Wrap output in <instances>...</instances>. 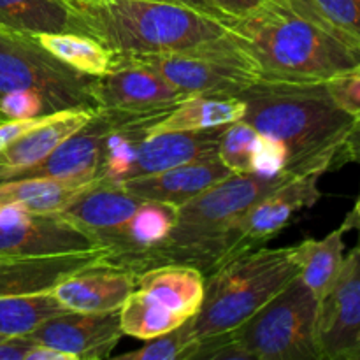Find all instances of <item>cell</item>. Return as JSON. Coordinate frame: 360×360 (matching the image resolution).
Listing matches in <instances>:
<instances>
[{"instance_id": "19", "label": "cell", "mask_w": 360, "mask_h": 360, "mask_svg": "<svg viewBox=\"0 0 360 360\" xmlns=\"http://www.w3.org/2000/svg\"><path fill=\"white\" fill-rule=\"evenodd\" d=\"M204 274L197 267L185 264H164L137 276V288L185 320L199 313L204 299Z\"/></svg>"}, {"instance_id": "23", "label": "cell", "mask_w": 360, "mask_h": 360, "mask_svg": "<svg viewBox=\"0 0 360 360\" xmlns=\"http://www.w3.org/2000/svg\"><path fill=\"white\" fill-rule=\"evenodd\" d=\"M0 28L30 35L77 34V21L65 0H0Z\"/></svg>"}, {"instance_id": "9", "label": "cell", "mask_w": 360, "mask_h": 360, "mask_svg": "<svg viewBox=\"0 0 360 360\" xmlns=\"http://www.w3.org/2000/svg\"><path fill=\"white\" fill-rule=\"evenodd\" d=\"M139 112L98 109L77 132L67 137L48 157L23 169H0V183L27 178H51L62 181L94 183L101 169L105 137ZM146 115V112H144Z\"/></svg>"}, {"instance_id": "27", "label": "cell", "mask_w": 360, "mask_h": 360, "mask_svg": "<svg viewBox=\"0 0 360 360\" xmlns=\"http://www.w3.org/2000/svg\"><path fill=\"white\" fill-rule=\"evenodd\" d=\"M183 322L185 319L165 309L151 295L137 287L120 308V326L123 334L136 340L148 341L176 329Z\"/></svg>"}, {"instance_id": "18", "label": "cell", "mask_w": 360, "mask_h": 360, "mask_svg": "<svg viewBox=\"0 0 360 360\" xmlns=\"http://www.w3.org/2000/svg\"><path fill=\"white\" fill-rule=\"evenodd\" d=\"M221 127L199 132L148 134L137 146L127 179L167 171L188 162L214 157L218 150ZM123 183V181H122Z\"/></svg>"}, {"instance_id": "14", "label": "cell", "mask_w": 360, "mask_h": 360, "mask_svg": "<svg viewBox=\"0 0 360 360\" xmlns=\"http://www.w3.org/2000/svg\"><path fill=\"white\" fill-rule=\"evenodd\" d=\"M30 336L76 360L108 359L123 336L120 309L108 313L62 311L44 320Z\"/></svg>"}, {"instance_id": "31", "label": "cell", "mask_w": 360, "mask_h": 360, "mask_svg": "<svg viewBox=\"0 0 360 360\" xmlns=\"http://www.w3.org/2000/svg\"><path fill=\"white\" fill-rule=\"evenodd\" d=\"M326 86L338 108L360 120V65L327 79Z\"/></svg>"}, {"instance_id": "37", "label": "cell", "mask_w": 360, "mask_h": 360, "mask_svg": "<svg viewBox=\"0 0 360 360\" xmlns=\"http://www.w3.org/2000/svg\"><path fill=\"white\" fill-rule=\"evenodd\" d=\"M218 11H221L227 16L236 18V16H243L248 11L255 9L259 4H262L264 0H210Z\"/></svg>"}, {"instance_id": "30", "label": "cell", "mask_w": 360, "mask_h": 360, "mask_svg": "<svg viewBox=\"0 0 360 360\" xmlns=\"http://www.w3.org/2000/svg\"><path fill=\"white\" fill-rule=\"evenodd\" d=\"M257 141H259V132L243 120L224 125L218 139V158L229 171L236 174L253 172L252 162Z\"/></svg>"}, {"instance_id": "20", "label": "cell", "mask_w": 360, "mask_h": 360, "mask_svg": "<svg viewBox=\"0 0 360 360\" xmlns=\"http://www.w3.org/2000/svg\"><path fill=\"white\" fill-rule=\"evenodd\" d=\"M97 111H62L49 115L0 150V169H23L48 157L67 137L81 129Z\"/></svg>"}, {"instance_id": "40", "label": "cell", "mask_w": 360, "mask_h": 360, "mask_svg": "<svg viewBox=\"0 0 360 360\" xmlns=\"http://www.w3.org/2000/svg\"><path fill=\"white\" fill-rule=\"evenodd\" d=\"M343 227L347 229V232L348 231H357L359 232L357 246H360V190H359V195H357V200H355L354 207H352V211L347 214V218H345Z\"/></svg>"}, {"instance_id": "2", "label": "cell", "mask_w": 360, "mask_h": 360, "mask_svg": "<svg viewBox=\"0 0 360 360\" xmlns=\"http://www.w3.org/2000/svg\"><path fill=\"white\" fill-rule=\"evenodd\" d=\"M262 79L327 81L360 65V53L285 0H264L229 21Z\"/></svg>"}, {"instance_id": "33", "label": "cell", "mask_w": 360, "mask_h": 360, "mask_svg": "<svg viewBox=\"0 0 360 360\" xmlns=\"http://www.w3.org/2000/svg\"><path fill=\"white\" fill-rule=\"evenodd\" d=\"M0 112L6 120H28L49 115L46 102L34 91H11L0 95Z\"/></svg>"}, {"instance_id": "41", "label": "cell", "mask_w": 360, "mask_h": 360, "mask_svg": "<svg viewBox=\"0 0 360 360\" xmlns=\"http://www.w3.org/2000/svg\"><path fill=\"white\" fill-rule=\"evenodd\" d=\"M4 122H7V120H6V116H4L2 112H0V123H4Z\"/></svg>"}, {"instance_id": "15", "label": "cell", "mask_w": 360, "mask_h": 360, "mask_svg": "<svg viewBox=\"0 0 360 360\" xmlns=\"http://www.w3.org/2000/svg\"><path fill=\"white\" fill-rule=\"evenodd\" d=\"M136 287V274L101 260L60 280L51 294L67 311L108 313L118 311Z\"/></svg>"}, {"instance_id": "26", "label": "cell", "mask_w": 360, "mask_h": 360, "mask_svg": "<svg viewBox=\"0 0 360 360\" xmlns=\"http://www.w3.org/2000/svg\"><path fill=\"white\" fill-rule=\"evenodd\" d=\"M67 311L51 290L0 295V336H30L44 320Z\"/></svg>"}, {"instance_id": "22", "label": "cell", "mask_w": 360, "mask_h": 360, "mask_svg": "<svg viewBox=\"0 0 360 360\" xmlns=\"http://www.w3.org/2000/svg\"><path fill=\"white\" fill-rule=\"evenodd\" d=\"M347 229L330 232L323 239H304L292 246V253L297 262V276L308 285L309 290L320 299L333 287L345 262L343 234Z\"/></svg>"}, {"instance_id": "34", "label": "cell", "mask_w": 360, "mask_h": 360, "mask_svg": "<svg viewBox=\"0 0 360 360\" xmlns=\"http://www.w3.org/2000/svg\"><path fill=\"white\" fill-rule=\"evenodd\" d=\"M35 345L32 336H0V360H25Z\"/></svg>"}, {"instance_id": "5", "label": "cell", "mask_w": 360, "mask_h": 360, "mask_svg": "<svg viewBox=\"0 0 360 360\" xmlns=\"http://www.w3.org/2000/svg\"><path fill=\"white\" fill-rule=\"evenodd\" d=\"M297 273L292 246H259L229 257L204 276L202 306L193 316L197 338L200 340L238 329Z\"/></svg>"}, {"instance_id": "17", "label": "cell", "mask_w": 360, "mask_h": 360, "mask_svg": "<svg viewBox=\"0 0 360 360\" xmlns=\"http://www.w3.org/2000/svg\"><path fill=\"white\" fill-rule=\"evenodd\" d=\"M231 174L232 172L221 164L218 155H214V157L188 162V164L178 165L167 171L127 179L120 185L137 197L179 207L217 183L224 181Z\"/></svg>"}, {"instance_id": "11", "label": "cell", "mask_w": 360, "mask_h": 360, "mask_svg": "<svg viewBox=\"0 0 360 360\" xmlns=\"http://www.w3.org/2000/svg\"><path fill=\"white\" fill-rule=\"evenodd\" d=\"M316 347L320 360H360V246L319 301Z\"/></svg>"}, {"instance_id": "1", "label": "cell", "mask_w": 360, "mask_h": 360, "mask_svg": "<svg viewBox=\"0 0 360 360\" xmlns=\"http://www.w3.org/2000/svg\"><path fill=\"white\" fill-rule=\"evenodd\" d=\"M238 97L246 105L243 122L285 144V171L301 176L338 169L355 118L334 104L326 81L260 79Z\"/></svg>"}, {"instance_id": "29", "label": "cell", "mask_w": 360, "mask_h": 360, "mask_svg": "<svg viewBox=\"0 0 360 360\" xmlns=\"http://www.w3.org/2000/svg\"><path fill=\"white\" fill-rule=\"evenodd\" d=\"M199 338L193 330V316L179 327L151 338L141 348L118 355L120 360H193Z\"/></svg>"}, {"instance_id": "35", "label": "cell", "mask_w": 360, "mask_h": 360, "mask_svg": "<svg viewBox=\"0 0 360 360\" xmlns=\"http://www.w3.org/2000/svg\"><path fill=\"white\" fill-rule=\"evenodd\" d=\"M49 116V115H48ZM48 116H39V118H28V120H7V122L0 123V150L13 143L16 137L25 134L27 130L34 129L35 125L44 122Z\"/></svg>"}, {"instance_id": "28", "label": "cell", "mask_w": 360, "mask_h": 360, "mask_svg": "<svg viewBox=\"0 0 360 360\" xmlns=\"http://www.w3.org/2000/svg\"><path fill=\"white\" fill-rule=\"evenodd\" d=\"M360 53V0H285Z\"/></svg>"}, {"instance_id": "21", "label": "cell", "mask_w": 360, "mask_h": 360, "mask_svg": "<svg viewBox=\"0 0 360 360\" xmlns=\"http://www.w3.org/2000/svg\"><path fill=\"white\" fill-rule=\"evenodd\" d=\"M245 109V102L239 97H186L155 122L150 134L218 129L243 120Z\"/></svg>"}, {"instance_id": "10", "label": "cell", "mask_w": 360, "mask_h": 360, "mask_svg": "<svg viewBox=\"0 0 360 360\" xmlns=\"http://www.w3.org/2000/svg\"><path fill=\"white\" fill-rule=\"evenodd\" d=\"M97 243L60 213L35 214L13 204H0V257L27 259L88 252Z\"/></svg>"}, {"instance_id": "42", "label": "cell", "mask_w": 360, "mask_h": 360, "mask_svg": "<svg viewBox=\"0 0 360 360\" xmlns=\"http://www.w3.org/2000/svg\"><path fill=\"white\" fill-rule=\"evenodd\" d=\"M65 2H69V0H65Z\"/></svg>"}, {"instance_id": "7", "label": "cell", "mask_w": 360, "mask_h": 360, "mask_svg": "<svg viewBox=\"0 0 360 360\" xmlns=\"http://www.w3.org/2000/svg\"><path fill=\"white\" fill-rule=\"evenodd\" d=\"M316 313L319 297L295 276L232 334L248 359L320 360Z\"/></svg>"}, {"instance_id": "24", "label": "cell", "mask_w": 360, "mask_h": 360, "mask_svg": "<svg viewBox=\"0 0 360 360\" xmlns=\"http://www.w3.org/2000/svg\"><path fill=\"white\" fill-rule=\"evenodd\" d=\"M90 183L27 178L0 183V204H13L35 214L60 213Z\"/></svg>"}, {"instance_id": "8", "label": "cell", "mask_w": 360, "mask_h": 360, "mask_svg": "<svg viewBox=\"0 0 360 360\" xmlns=\"http://www.w3.org/2000/svg\"><path fill=\"white\" fill-rule=\"evenodd\" d=\"M125 56L157 70L185 97H238L245 88L262 79L232 32L195 51Z\"/></svg>"}, {"instance_id": "32", "label": "cell", "mask_w": 360, "mask_h": 360, "mask_svg": "<svg viewBox=\"0 0 360 360\" xmlns=\"http://www.w3.org/2000/svg\"><path fill=\"white\" fill-rule=\"evenodd\" d=\"M287 148H285V144L281 141L259 134V141H257L255 153H253L252 162L253 172L262 176L280 174V172H283L287 169Z\"/></svg>"}, {"instance_id": "38", "label": "cell", "mask_w": 360, "mask_h": 360, "mask_svg": "<svg viewBox=\"0 0 360 360\" xmlns=\"http://www.w3.org/2000/svg\"><path fill=\"white\" fill-rule=\"evenodd\" d=\"M25 360H76L72 355L65 354V352H60L56 348L44 347V345L37 343L30 352H28L27 359Z\"/></svg>"}, {"instance_id": "16", "label": "cell", "mask_w": 360, "mask_h": 360, "mask_svg": "<svg viewBox=\"0 0 360 360\" xmlns=\"http://www.w3.org/2000/svg\"><path fill=\"white\" fill-rule=\"evenodd\" d=\"M141 202L143 197L127 192L122 185L94 181L77 193L60 214L104 248L105 243L132 218Z\"/></svg>"}, {"instance_id": "12", "label": "cell", "mask_w": 360, "mask_h": 360, "mask_svg": "<svg viewBox=\"0 0 360 360\" xmlns=\"http://www.w3.org/2000/svg\"><path fill=\"white\" fill-rule=\"evenodd\" d=\"M94 91L98 109L139 115L169 111L186 98L157 70L125 55H115L111 69L102 76H95Z\"/></svg>"}, {"instance_id": "39", "label": "cell", "mask_w": 360, "mask_h": 360, "mask_svg": "<svg viewBox=\"0 0 360 360\" xmlns=\"http://www.w3.org/2000/svg\"><path fill=\"white\" fill-rule=\"evenodd\" d=\"M160 2L183 4V6H188V7H193V9H199V11H204V13L213 14V16L225 18V20H227V18H231V16H227V14L221 13V11H218L217 7L210 2V0H160Z\"/></svg>"}, {"instance_id": "4", "label": "cell", "mask_w": 360, "mask_h": 360, "mask_svg": "<svg viewBox=\"0 0 360 360\" xmlns=\"http://www.w3.org/2000/svg\"><path fill=\"white\" fill-rule=\"evenodd\" d=\"M290 178L294 174L287 171L274 176L232 172L224 181L178 207L174 229L148 255L144 271L164 264H185L197 267L206 276L234 255L236 225L243 214L260 197Z\"/></svg>"}, {"instance_id": "13", "label": "cell", "mask_w": 360, "mask_h": 360, "mask_svg": "<svg viewBox=\"0 0 360 360\" xmlns=\"http://www.w3.org/2000/svg\"><path fill=\"white\" fill-rule=\"evenodd\" d=\"M320 178L322 174L319 172L294 176L260 197L236 225L234 255L243 250L264 246L290 224L295 213L315 206L322 197Z\"/></svg>"}, {"instance_id": "36", "label": "cell", "mask_w": 360, "mask_h": 360, "mask_svg": "<svg viewBox=\"0 0 360 360\" xmlns=\"http://www.w3.org/2000/svg\"><path fill=\"white\" fill-rule=\"evenodd\" d=\"M348 162H357L360 164V120H355L347 141L338 157V167L348 164Z\"/></svg>"}, {"instance_id": "25", "label": "cell", "mask_w": 360, "mask_h": 360, "mask_svg": "<svg viewBox=\"0 0 360 360\" xmlns=\"http://www.w3.org/2000/svg\"><path fill=\"white\" fill-rule=\"evenodd\" d=\"M39 44L60 62L88 76H102L111 69L115 55L88 35L76 32H48L35 35Z\"/></svg>"}, {"instance_id": "6", "label": "cell", "mask_w": 360, "mask_h": 360, "mask_svg": "<svg viewBox=\"0 0 360 360\" xmlns=\"http://www.w3.org/2000/svg\"><path fill=\"white\" fill-rule=\"evenodd\" d=\"M95 76L60 62L37 37L0 28V95L34 91L49 115L62 111H98Z\"/></svg>"}, {"instance_id": "3", "label": "cell", "mask_w": 360, "mask_h": 360, "mask_svg": "<svg viewBox=\"0 0 360 360\" xmlns=\"http://www.w3.org/2000/svg\"><path fill=\"white\" fill-rule=\"evenodd\" d=\"M77 34L115 55L185 53L231 34V18H218L183 4L160 0H69Z\"/></svg>"}]
</instances>
